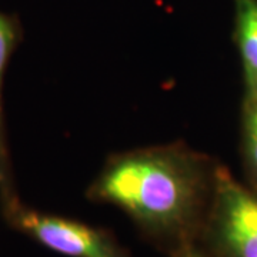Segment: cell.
<instances>
[{"mask_svg": "<svg viewBox=\"0 0 257 257\" xmlns=\"http://www.w3.org/2000/svg\"><path fill=\"white\" fill-rule=\"evenodd\" d=\"M23 40V28L16 15L0 10V203L9 202L18 197V190L13 177L9 140L6 130L3 89L5 77L13 53Z\"/></svg>", "mask_w": 257, "mask_h": 257, "instance_id": "cell-4", "label": "cell"}, {"mask_svg": "<svg viewBox=\"0 0 257 257\" xmlns=\"http://www.w3.org/2000/svg\"><path fill=\"white\" fill-rule=\"evenodd\" d=\"M241 156L248 186L257 192V89L244 93L241 107Z\"/></svg>", "mask_w": 257, "mask_h": 257, "instance_id": "cell-6", "label": "cell"}, {"mask_svg": "<svg viewBox=\"0 0 257 257\" xmlns=\"http://www.w3.org/2000/svg\"><path fill=\"white\" fill-rule=\"evenodd\" d=\"M176 257H211L204 248L199 244V243H194L190 244L186 248H183L179 254Z\"/></svg>", "mask_w": 257, "mask_h": 257, "instance_id": "cell-7", "label": "cell"}, {"mask_svg": "<svg viewBox=\"0 0 257 257\" xmlns=\"http://www.w3.org/2000/svg\"><path fill=\"white\" fill-rule=\"evenodd\" d=\"M199 244L211 257H257V192L221 165Z\"/></svg>", "mask_w": 257, "mask_h": 257, "instance_id": "cell-2", "label": "cell"}, {"mask_svg": "<svg viewBox=\"0 0 257 257\" xmlns=\"http://www.w3.org/2000/svg\"><path fill=\"white\" fill-rule=\"evenodd\" d=\"M220 165L183 142L111 155L87 199L127 214L147 239L176 257L199 243Z\"/></svg>", "mask_w": 257, "mask_h": 257, "instance_id": "cell-1", "label": "cell"}, {"mask_svg": "<svg viewBox=\"0 0 257 257\" xmlns=\"http://www.w3.org/2000/svg\"><path fill=\"white\" fill-rule=\"evenodd\" d=\"M10 229L53 253L66 257H130L106 230L72 217L37 210L15 197L0 204Z\"/></svg>", "mask_w": 257, "mask_h": 257, "instance_id": "cell-3", "label": "cell"}, {"mask_svg": "<svg viewBox=\"0 0 257 257\" xmlns=\"http://www.w3.org/2000/svg\"><path fill=\"white\" fill-rule=\"evenodd\" d=\"M234 42L239 50L246 90L257 89V0H233Z\"/></svg>", "mask_w": 257, "mask_h": 257, "instance_id": "cell-5", "label": "cell"}]
</instances>
